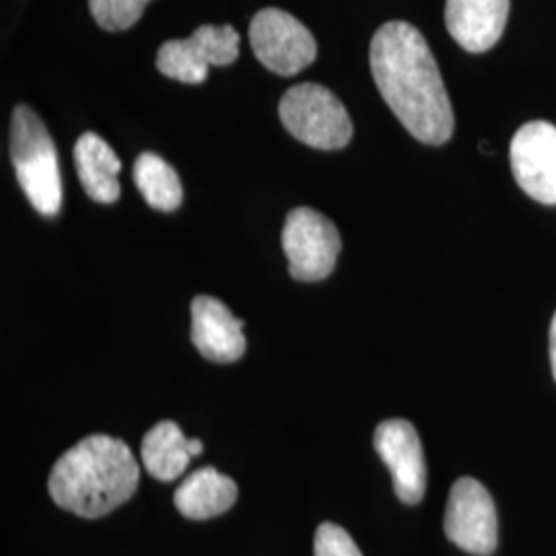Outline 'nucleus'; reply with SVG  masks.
I'll use <instances>...</instances> for the list:
<instances>
[{"instance_id":"9d476101","label":"nucleus","mask_w":556,"mask_h":556,"mask_svg":"<svg viewBox=\"0 0 556 556\" xmlns=\"http://www.w3.org/2000/svg\"><path fill=\"white\" fill-rule=\"evenodd\" d=\"M374 445L392 472L397 498L406 505L420 503L427 489V464L413 422L404 418L383 420L376 429Z\"/></svg>"},{"instance_id":"f8f14e48","label":"nucleus","mask_w":556,"mask_h":556,"mask_svg":"<svg viewBox=\"0 0 556 556\" xmlns=\"http://www.w3.org/2000/svg\"><path fill=\"white\" fill-rule=\"evenodd\" d=\"M509 17V0H447L445 25L468 52L491 50L503 36Z\"/></svg>"},{"instance_id":"f3484780","label":"nucleus","mask_w":556,"mask_h":556,"mask_svg":"<svg viewBox=\"0 0 556 556\" xmlns=\"http://www.w3.org/2000/svg\"><path fill=\"white\" fill-rule=\"evenodd\" d=\"M147 2L151 0H89V9L103 29L124 31L142 17Z\"/></svg>"},{"instance_id":"a211bd4d","label":"nucleus","mask_w":556,"mask_h":556,"mask_svg":"<svg viewBox=\"0 0 556 556\" xmlns=\"http://www.w3.org/2000/svg\"><path fill=\"white\" fill-rule=\"evenodd\" d=\"M314 555L316 556H363L355 540L349 536L344 528L332 521L319 523L314 540Z\"/></svg>"},{"instance_id":"423d86ee","label":"nucleus","mask_w":556,"mask_h":556,"mask_svg":"<svg viewBox=\"0 0 556 556\" xmlns=\"http://www.w3.org/2000/svg\"><path fill=\"white\" fill-rule=\"evenodd\" d=\"M250 43L256 59L280 77L298 75L318 54L312 31L291 13L275 7L256 13L250 25Z\"/></svg>"},{"instance_id":"7ed1b4c3","label":"nucleus","mask_w":556,"mask_h":556,"mask_svg":"<svg viewBox=\"0 0 556 556\" xmlns=\"http://www.w3.org/2000/svg\"><path fill=\"white\" fill-rule=\"evenodd\" d=\"M11 161L31 206L43 217H56L62 204L59 155L40 116L17 105L11 119Z\"/></svg>"},{"instance_id":"ddd939ff","label":"nucleus","mask_w":556,"mask_h":556,"mask_svg":"<svg viewBox=\"0 0 556 556\" xmlns=\"http://www.w3.org/2000/svg\"><path fill=\"white\" fill-rule=\"evenodd\" d=\"M238 484L206 466L186 478L174 495L179 514L194 521L220 516L238 501Z\"/></svg>"},{"instance_id":"6e6552de","label":"nucleus","mask_w":556,"mask_h":556,"mask_svg":"<svg viewBox=\"0 0 556 556\" xmlns=\"http://www.w3.org/2000/svg\"><path fill=\"white\" fill-rule=\"evenodd\" d=\"M443 530L450 542L470 555L491 556L497 551V509L489 491L475 478L454 482Z\"/></svg>"},{"instance_id":"dca6fc26","label":"nucleus","mask_w":556,"mask_h":556,"mask_svg":"<svg viewBox=\"0 0 556 556\" xmlns=\"http://www.w3.org/2000/svg\"><path fill=\"white\" fill-rule=\"evenodd\" d=\"M135 184L147 200V204L155 211H176L181 204V184L176 169L160 157L157 153H140L135 161Z\"/></svg>"},{"instance_id":"4468645a","label":"nucleus","mask_w":556,"mask_h":556,"mask_svg":"<svg viewBox=\"0 0 556 556\" xmlns=\"http://www.w3.org/2000/svg\"><path fill=\"white\" fill-rule=\"evenodd\" d=\"M75 163L83 190L100 204L119 199L118 174L122 169L114 149L96 132H85L75 144Z\"/></svg>"},{"instance_id":"20e7f679","label":"nucleus","mask_w":556,"mask_h":556,"mask_svg":"<svg viewBox=\"0 0 556 556\" xmlns=\"http://www.w3.org/2000/svg\"><path fill=\"white\" fill-rule=\"evenodd\" d=\"M278 116L289 135L314 149L338 151L353 139V122L342 101L316 83L291 87L280 100Z\"/></svg>"},{"instance_id":"1a4fd4ad","label":"nucleus","mask_w":556,"mask_h":556,"mask_svg":"<svg viewBox=\"0 0 556 556\" xmlns=\"http://www.w3.org/2000/svg\"><path fill=\"white\" fill-rule=\"evenodd\" d=\"M511 169L519 188L542 204H556V126L523 124L511 140Z\"/></svg>"},{"instance_id":"9b49d317","label":"nucleus","mask_w":556,"mask_h":556,"mask_svg":"<svg viewBox=\"0 0 556 556\" xmlns=\"http://www.w3.org/2000/svg\"><path fill=\"white\" fill-rule=\"evenodd\" d=\"M192 342L200 355L215 363H233L245 353L243 321L211 295L192 301Z\"/></svg>"},{"instance_id":"39448f33","label":"nucleus","mask_w":556,"mask_h":556,"mask_svg":"<svg viewBox=\"0 0 556 556\" xmlns=\"http://www.w3.org/2000/svg\"><path fill=\"white\" fill-rule=\"evenodd\" d=\"M340 233L334 223L318 211L299 206L291 211L282 229V250L295 280L316 282L330 277L340 254Z\"/></svg>"},{"instance_id":"2eb2a0df","label":"nucleus","mask_w":556,"mask_h":556,"mask_svg":"<svg viewBox=\"0 0 556 556\" xmlns=\"http://www.w3.org/2000/svg\"><path fill=\"white\" fill-rule=\"evenodd\" d=\"M194 457L190 439L181 433L174 420L157 422L140 445V459L144 470L161 482L176 480L188 468L190 459Z\"/></svg>"},{"instance_id":"f257e3e1","label":"nucleus","mask_w":556,"mask_h":556,"mask_svg":"<svg viewBox=\"0 0 556 556\" xmlns=\"http://www.w3.org/2000/svg\"><path fill=\"white\" fill-rule=\"evenodd\" d=\"M379 93L402 126L425 144L454 135V110L438 62L422 34L406 21L381 25L369 50Z\"/></svg>"},{"instance_id":"6ab92c4d","label":"nucleus","mask_w":556,"mask_h":556,"mask_svg":"<svg viewBox=\"0 0 556 556\" xmlns=\"http://www.w3.org/2000/svg\"><path fill=\"white\" fill-rule=\"evenodd\" d=\"M551 365H553V376L556 379V314L551 324Z\"/></svg>"},{"instance_id":"0eeeda50","label":"nucleus","mask_w":556,"mask_h":556,"mask_svg":"<svg viewBox=\"0 0 556 556\" xmlns=\"http://www.w3.org/2000/svg\"><path fill=\"white\" fill-rule=\"evenodd\" d=\"M239 56V36L231 25H200L186 40L165 41L155 64L167 79L199 85L211 66L233 64Z\"/></svg>"},{"instance_id":"f03ea898","label":"nucleus","mask_w":556,"mask_h":556,"mask_svg":"<svg viewBox=\"0 0 556 556\" xmlns=\"http://www.w3.org/2000/svg\"><path fill=\"white\" fill-rule=\"evenodd\" d=\"M139 480L137 457L122 439L91 435L56 459L48 491L62 509L98 519L132 497Z\"/></svg>"}]
</instances>
